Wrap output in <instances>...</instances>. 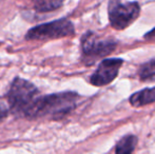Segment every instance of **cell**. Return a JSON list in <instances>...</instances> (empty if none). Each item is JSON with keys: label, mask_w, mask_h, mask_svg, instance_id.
<instances>
[{"label": "cell", "mask_w": 155, "mask_h": 154, "mask_svg": "<svg viewBox=\"0 0 155 154\" xmlns=\"http://www.w3.org/2000/svg\"><path fill=\"white\" fill-rule=\"evenodd\" d=\"M79 98V95L72 91L39 96L28 117L51 116L54 119H60L75 109Z\"/></svg>", "instance_id": "6da1fadb"}, {"label": "cell", "mask_w": 155, "mask_h": 154, "mask_svg": "<svg viewBox=\"0 0 155 154\" xmlns=\"http://www.w3.org/2000/svg\"><path fill=\"white\" fill-rule=\"evenodd\" d=\"M38 98L39 91L32 82L20 77L13 80L8 93V100L14 114L28 117Z\"/></svg>", "instance_id": "7a4b0ae2"}, {"label": "cell", "mask_w": 155, "mask_h": 154, "mask_svg": "<svg viewBox=\"0 0 155 154\" xmlns=\"http://www.w3.org/2000/svg\"><path fill=\"white\" fill-rule=\"evenodd\" d=\"M81 60L86 66H92L98 59L112 54L117 48V40L100 38L94 32H87L80 39Z\"/></svg>", "instance_id": "3957f363"}, {"label": "cell", "mask_w": 155, "mask_h": 154, "mask_svg": "<svg viewBox=\"0 0 155 154\" xmlns=\"http://www.w3.org/2000/svg\"><path fill=\"white\" fill-rule=\"evenodd\" d=\"M108 14L111 27L117 31H123L138 18L140 5L137 1L109 0Z\"/></svg>", "instance_id": "277c9868"}, {"label": "cell", "mask_w": 155, "mask_h": 154, "mask_svg": "<svg viewBox=\"0 0 155 154\" xmlns=\"http://www.w3.org/2000/svg\"><path fill=\"white\" fill-rule=\"evenodd\" d=\"M75 33L74 25L67 18L43 23L29 30L25 35L28 40H49L72 36Z\"/></svg>", "instance_id": "5b68a950"}, {"label": "cell", "mask_w": 155, "mask_h": 154, "mask_svg": "<svg viewBox=\"0 0 155 154\" xmlns=\"http://www.w3.org/2000/svg\"><path fill=\"white\" fill-rule=\"evenodd\" d=\"M124 64L121 58H106L99 64L95 72L91 75L90 82L95 87H104L111 84L118 76L119 70Z\"/></svg>", "instance_id": "8992f818"}, {"label": "cell", "mask_w": 155, "mask_h": 154, "mask_svg": "<svg viewBox=\"0 0 155 154\" xmlns=\"http://www.w3.org/2000/svg\"><path fill=\"white\" fill-rule=\"evenodd\" d=\"M129 103L134 108L143 107V106L151 105V103H155V87L146 88L135 92L134 94L130 96Z\"/></svg>", "instance_id": "52a82bcc"}, {"label": "cell", "mask_w": 155, "mask_h": 154, "mask_svg": "<svg viewBox=\"0 0 155 154\" xmlns=\"http://www.w3.org/2000/svg\"><path fill=\"white\" fill-rule=\"evenodd\" d=\"M137 145V137L132 134L126 135L117 143L115 154H132Z\"/></svg>", "instance_id": "ba28073f"}, {"label": "cell", "mask_w": 155, "mask_h": 154, "mask_svg": "<svg viewBox=\"0 0 155 154\" xmlns=\"http://www.w3.org/2000/svg\"><path fill=\"white\" fill-rule=\"evenodd\" d=\"M65 0H32L34 8L37 12L49 13L59 8Z\"/></svg>", "instance_id": "9c48e42d"}, {"label": "cell", "mask_w": 155, "mask_h": 154, "mask_svg": "<svg viewBox=\"0 0 155 154\" xmlns=\"http://www.w3.org/2000/svg\"><path fill=\"white\" fill-rule=\"evenodd\" d=\"M137 75L141 81L155 82V58L141 64L138 68Z\"/></svg>", "instance_id": "30bf717a"}, {"label": "cell", "mask_w": 155, "mask_h": 154, "mask_svg": "<svg viewBox=\"0 0 155 154\" xmlns=\"http://www.w3.org/2000/svg\"><path fill=\"white\" fill-rule=\"evenodd\" d=\"M143 39L147 41H155V28L149 31L148 33H146L143 35Z\"/></svg>", "instance_id": "8fae6325"}, {"label": "cell", "mask_w": 155, "mask_h": 154, "mask_svg": "<svg viewBox=\"0 0 155 154\" xmlns=\"http://www.w3.org/2000/svg\"><path fill=\"white\" fill-rule=\"evenodd\" d=\"M8 109L3 105H0V121H2L6 116H8Z\"/></svg>", "instance_id": "7c38bea8"}]
</instances>
